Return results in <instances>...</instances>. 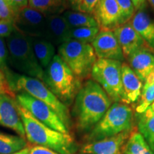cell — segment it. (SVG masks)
<instances>
[{"instance_id": "obj_1", "label": "cell", "mask_w": 154, "mask_h": 154, "mask_svg": "<svg viewBox=\"0 0 154 154\" xmlns=\"http://www.w3.org/2000/svg\"><path fill=\"white\" fill-rule=\"evenodd\" d=\"M111 106V99L101 86L94 80L86 81L75 98L73 112L78 129L92 130Z\"/></svg>"}, {"instance_id": "obj_2", "label": "cell", "mask_w": 154, "mask_h": 154, "mask_svg": "<svg viewBox=\"0 0 154 154\" xmlns=\"http://www.w3.org/2000/svg\"><path fill=\"white\" fill-rule=\"evenodd\" d=\"M17 106L24 126L25 136L30 143L60 154H74L76 146L69 134H63L52 129L34 118L18 103Z\"/></svg>"}, {"instance_id": "obj_3", "label": "cell", "mask_w": 154, "mask_h": 154, "mask_svg": "<svg viewBox=\"0 0 154 154\" xmlns=\"http://www.w3.org/2000/svg\"><path fill=\"white\" fill-rule=\"evenodd\" d=\"M9 87L13 92H24L39 100L55 111L63 124L69 128L71 118L66 105L54 94L42 81L38 79L16 73L9 68L4 72Z\"/></svg>"}, {"instance_id": "obj_4", "label": "cell", "mask_w": 154, "mask_h": 154, "mask_svg": "<svg viewBox=\"0 0 154 154\" xmlns=\"http://www.w3.org/2000/svg\"><path fill=\"white\" fill-rule=\"evenodd\" d=\"M42 82L62 103L72 102L82 87L79 79L59 55H55L47 68L44 69Z\"/></svg>"}, {"instance_id": "obj_5", "label": "cell", "mask_w": 154, "mask_h": 154, "mask_svg": "<svg viewBox=\"0 0 154 154\" xmlns=\"http://www.w3.org/2000/svg\"><path fill=\"white\" fill-rule=\"evenodd\" d=\"M8 49V64L19 74L42 81L44 70L36 59L29 36L17 29L6 38Z\"/></svg>"}, {"instance_id": "obj_6", "label": "cell", "mask_w": 154, "mask_h": 154, "mask_svg": "<svg viewBox=\"0 0 154 154\" xmlns=\"http://www.w3.org/2000/svg\"><path fill=\"white\" fill-rule=\"evenodd\" d=\"M134 121L132 109L126 103H116L111 104L109 110L102 117L88 135L91 142L114 136L131 129Z\"/></svg>"}, {"instance_id": "obj_7", "label": "cell", "mask_w": 154, "mask_h": 154, "mask_svg": "<svg viewBox=\"0 0 154 154\" xmlns=\"http://www.w3.org/2000/svg\"><path fill=\"white\" fill-rule=\"evenodd\" d=\"M59 55L72 72L80 79L91 74L97 60L91 44L69 39L59 47Z\"/></svg>"}, {"instance_id": "obj_8", "label": "cell", "mask_w": 154, "mask_h": 154, "mask_svg": "<svg viewBox=\"0 0 154 154\" xmlns=\"http://www.w3.org/2000/svg\"><path fill=\"white\" fill-rule=\"evenodd\" d=\"M121 66V61L97 59L91 74L94 81L101 86L111 101L115 102H122Z\"/></svg>"}, {"instance_id": "obj_9", "label": "cell", "mask_w": 154, "mask_h": 154, "mask_svg": "<svg viewBox=\"0 0 154 154\" xmlns=\"http://www.w3.org/2000/svg\"><path fill=\"white\" fill-rule=\"evenodd\" d=\"M16 101L42 124L59 132L69 134V129L63 124L59 116L44 102L24 92L17 94Z\"/></svg>"}, {"instance_id": "obj_10", "label": "cell", "mask_w": 154, "mask_h": 154, "mask_svg": "<svg viewBox=\"0 0 154 154\" xmlns=\"http://www.w3.org/2000/svg\"><path fill=\"white\" fill-rule=\"evenodd\" d=\"M16 29L30 37L45 38L47 15L26 7L17 13L14 20Z\"/></svg>"}, {"instance_id": "obj_11", "label": "cell", "mask_w": 154, "mask_h": 154, "mask_svg": "<svg viewBox=\"0 0 154 154\" xmlns=\"http://www.w3.org/2000/svg\"><path fill=\"white\" fill-rule=\"evenodd\" d=\"M93 47L97 59L121 61L124 59L122 49L113 30L100 29L94 41Z\"/></svg>"}, {"instance_id": "obj_12", "label": "cell", "mask_w": 154, "mask_h": 154, "mask_svg": "<svg viewBox=\"0 0 154 154\" xmlns=\"http://www.w3.org/2000/svg\"><path fill=\"white\" fill-rule=\"evenodd\" d=\"M0 126L13 130L24 138L25 131L17 102L12 96L0 93Z\"/></svg>"}, {"instance_id": "obj_13", "label": "cell", "mask_w": 154, "mask_h": 154, "mask_svg": "<svg viewBox=\"0 0 154 154\" xmlns=\"http://www.w3.org/2000/svg\"><path fill=\"white\" fill-rule=\"evenodd\" d=\"M94 16L100 29L114 30L126 23L116 0H100Z\"/></svg>"}, {"instance_id": "obj_14", "label": "cell", "mask_w": 154, "mask_h": 154, "mask_svg": "<svg viewBox=\"0 0 154 154\" xmlns=\"http://www.w3.org/2000/svg\"><path fill=\"white\" fill-rule=\"evenodd\" d=\"M113 31L122 49L124 58H128L136 51L148 46L130 22L121 24Z\"/></svg>"}, {"instance_id": "obj_15", "label": "cell", "mask_w": 154, "mask_h": 154, "mask_svg": "<svg viewBox=\"0 0 154 154\" xmlns=\"http://www.w3.org/2000/svg\"><path fill=\"white\" fill-rule=\"evenodd\" d=\"M124 132L103 139L93 141L83 146L81 152L83 154H119L130 134Z\"/></svg>"}, {"instance_id": "obj_16", "label": "cell", "mask_w": 154, "mask_h": 154, "mask_svg": "<svg viewBox=\"0 0 154 154\" xmlns=\"http://www.w3.org/2000/svg\"><path fill=\"white\" fill-rule=\"evenodd\" d=\"M121 81L123 87L122 102L126 104L139 101L143 89V82L127 63L121 66Z\"/></svg>"}, {"instance_id": "obj_17", "label": "cell", "mask_w": 154, "mask_h": 154, "mask_svg": "<svg viewBox=\"0 0 154 154\" xmlns=\"http://www.w3.org/2000/svg\"><path fill=\"white\" fill-rule=\"evenodd\" d=\"M127 59L128 66L143 82L154 70V49L149 46L137 50Z\"/></svg>"}, {"instance_id": "obj_18", "label": "cell", "mask_w": 154, "mask_h": 154, "mask_svg": "<svg viewBox=\"0 0 154 154\" xmlns=\"http://www.w3.org/2000/svg\"><path fill=\"white\" fill-rule=\"evenodd\" d=\"M70 27L62 14L47 16V26L45 39L54 45H59L69 40Z\"/></svg>"}, {"instance_id": "obj_19", "label": "cell", "mask_w": 154, "mask_h": 154, "mask_svg": "<svg viewBox=\"0 0 154 154\" xmlns=\"http://www.w3.org/2000/svg\"><path fill=\"white\" fill-rule=\"evenodd\" d=\"M131 24L143 38L149 47L154 49V20L151 18L143 7L135 13L131 19Z\"/></svg>"}, {"instance_id": "obj_20", "label": "cell", "mask_w": 154, "mask_h": 154, "mask_svg": "<svg viewBox=\"0 0 154 154\" xmlns=\"http://www.w3.org/2000/svg\"><path fill=\"white\" fill-rule=\"evenodd\" d=\"M30 37V36H29ZM32 49L44 70L49 66L55 56L54 45L44 38L30 37Z\"/></svg>"}, {"instance_id": "obj_21", "label": "cell", "mask_w": 154, "mask_h": 154, "mask_svg": "<svg viewBox=\"0 0 154 154\" xmlns=\"http://www.w3.org/2000/svg\"><path fill=\"white\" fill-rule=\"evenodd\" d=\"M28 7L47 16L62 14L68 7V0H29Z\"/></svg>"}, {"instance_id": "obj_22", "label": "cell", "mask_w": 154, "mask_h": 154, "mask_svg": "<svg viewBox=\"0 0 154 154\" xmlns=\"http://www.w3.org/2000/svg\"><path fill=\"white\" fill-rule=\"evenodd\" d=\"M62 16L66 19L70 29L99 26L97 21L93 14L67 10L63 13Z\"/></svg>"}, {"instance_id": "obj_23", "label": "cell", "mask_w": 154, "mask_h": 154, "mask_svg": "<svg viewBox=\"0 0 154 154\" xmlns=\"http://www.w3.org/2000/svg\"><path fill=\"white\" fill-rule=\"evenodd\" d=\"M124 154H154L143 136L138 131L130 135L122 148Z\"/></svg>"}, {"instance_id": "obj_24", "label": "cell", "mask_w": 154, "mask_h": 154, "mask_svg": "<svg viewBox=\"0 0 154 154\" xmlns=\"http://www.w3.org/2000/svg\"><path fill=\"white\" fill-rule=\"evenodd\" d=\"M154 101V70L144 81L140 96L138 104L136 107V111L138 114H141Z\"/></svg>"}, {"instance_id": "obj_25", "label": "cell", "mask_w": 154, "mask_h": 154, "mask_svg": "<svg viewBox=\"0 0 154 154\" xmlns=\"http://www.w3.org/2000/svg\"><path fill=\"white\" fill-rule=\"evenodd\" d=\"M26 147L24 138L0 131V154H11Z\"/></svg>"}, {"instance_id": "obj_26", "label": "cell", "mask_w": 154, "mask_h": 154, "mask_svg": "<svg viewBox=\"0 0 154 154\" xmlns=\"http://www.w3.org/2000/svg\"><path fill=\"white\" fill-rule=\"evenodd\" d=\"M138 116V132L143 136L154 153V116L149 118Z\"/></svg>"}, {"instance_id": "obj_27", "label": "cell", "mask_w": 154, "mask_h": 154, "mask_svg": "<svg viewBox=\"0 0 154 154\" xmlns=\"http://www.w3.org/2000/svg\"><path fill=\"white\" fill-rule=\"evenodd\" d=\"M99 32L100 28L99 26L71 29L69 32V39L91 44Z\"/></svg>"}, {"instance_id": "obj_28", "label": "cell", "mask_w": 154, "mask_h": 154, "mask_svg": "<svg viewBox=\"0 0 154 154\" xmlns=\"http://www.w3.org/2000/svg\"><path fill=\"white\" fill-rule=\"evenodd\" d=\"M100 0H68L73 11L93 14Z\"/></svg>"}, {"instance_id": "obj_29", "label": "cell", "mask_w": 154, "mask_h": 154, "mask_svg": "<svg viewBox=\"0 0 154 154\" xmlns=\"http://www.w3.org/2000/svg\"><path fill=\"white\" fill-rule=\"evenodd\" d=\"M122 13L125 22L131 20L135 14V7L131 0H116Z\"/></svg>"}, {"instance_id": "obj_30", "label": "cell", "mask_w": 154, "mask_h": 154, "mask_svg": "<svg viewBox=\"0 0 154 154\" xmlns=\"http://www.w3.org/2000/svg\"><path fill=\"white\" fill-rule=\"evenodd\" d=\"M16 30L14 22L8 19H0V37L7 38Z\"/></svg>"}, {"instance_id": "obj_31", "label": "cell", "mask_w": 154, "mask_h": 154, "mask_svg": "<svg viewBox=\"0 0 154 154\" xmlns=\"http://www.w3.org/2000/svg\"><path fill=\"white\" fill-rule=\"evenodd\" d=\"M8 49L4 38L0 37V71L5 72L8 69Z\"/></svg>"}, {"instance_id": "obj_32", "label": "cell", "mask_w": 154, "mask_h": 154, "mask_svg": "<svg viewBox=\"0 0 154 154\" xmlns=\"http://www.w3.org/2000/svg\"><path fill=\"white\" fill-rule=\"evenodd\" d=\"M0 17L2 19L15 20L16 14L6 0H0Z\"/></svg>"}, {"instance_id": "obj_33", "label": "cell", "mask_w": 154, "mask_h": 154, "mask_svg": "<svg viewBox=\"0 0 154 154\" xmlns=\"http://www.w3.org/2000/svg\"><path fill=\"white\" fill-rule=\"evenodd\" d=\"M0 93L5 94L14 97V93L11 90L8 82L6 79L5 73L0 71Z\"/></svg>"}, {"instance_id": "obj_34", "label": "cell", "mask_w": 154, "mask_h": 154, "mask_svg": "<svg viewBox=\"0 0 154 154\" xmlns=\"http://www.w3.org/2000/svg\"><path fill=\"white\" fill-rule=\"evenodd\" d=\"M6 1L14 11L16 16L19 11L28 7L29 5V0H6Z\"/></svg>"}, {"instance_id": "obj_35", "label": "cell", "mask_w": 154, "mask_h": 154, "mask_svg": "<svg viewBox=\"0 0 154 154\" xmlns=\"http://www.w3.org/2000/svg\"><path fill=\"white\" fill-rule=\"evenodd\" d=\"M30 154H60L57 152L50 150L47 148L42 147L39 146H33L30 149Z\"/></svg>"}, {"instance_id": "obj_36", "label": "cell", "mask_w": 154, "mask_h": 154, "mask_svg": "<svg viewBox=\"0 0 154 154\" xmlns=\"http://www.w3.org/2000/svg\"><path fill=\"white\" fill-rule=\"evenodd\" d=\"M141 116L146 117V118H149V117H151L154 116V101L151 103V105L148 107V109L144 111L141 114H138Z\"/></svg>"}, {"instance_id": "obj_37", "label": "cell", "mask_w": 154, "mask_h": 154, "mask_svg": "<svg viewBox=\"0 0 154 154\" xmlns=\"http://www.w3.org/2000/svg\"><path fill=\"white\" fill-rule=\"evenodd\" d=\"M146 1V0H131L136 10H139V9L144 7Z\"/></svg>"}, {"instance_id": "obj_38", "label": "cell", "mask_w": 154, "mask_h": 154, "mask_svg": "<svg viewBox=\"0 0 154 154\" xmlns=\"http://www.w3.org/2000/svg\"><path fill=\"white\" fill-rule=\"evenodd\" d=\"M11 154H30V149L28 147H25L23 149L20 150V151H17Z\"/></svg>"}, {"instance_id": "obj_39", "label": "cell", "mask_w": 154, "mask_h": 154, "mask_svg": "<svg viewBox=\"0 0 154 154\" xmlns=\"http://www.w3.org/2000/svg\"><path fill=\"white\" fill-rule=\"evenodd\" d=\"M148 1H149L150 5L151 6V7L154 10V0H148Z\"/></svg>"}, {"instance_id": "obj_40", "label": "cell", "mask_w": 154, "mask_h": 154, "mask_svg": "<svg viewBox=\"0 0 154 154\" xmlns=\"http://www.w3.org/2000/svg\"><path fill=\"white\" fill-rule=\"evenodd\" d=\"M0 19H1V17H0Z\"/></svg>"}, {"instance_id": "obj_41", "label": "cell", "mask_w": 154, "mask_h": 154, "mask_svg": "<svg viewBox=\"0 0 154 154\" xmlns=\"http://www.w3.org/2000/svg\"><path fill=\"white\" fill-rule=\"evenodd\" d=\"M82 154H83V153H82Z\"/></svg>"}]
</instances>
